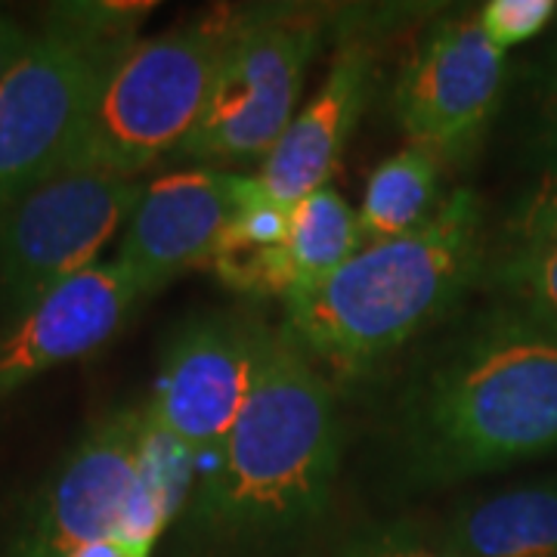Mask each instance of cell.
Instances as JSON below:
<instances>
[{"label":"cell","instance_id":"cell-1","mask_svg":"<svg viewBox=\"0 0 557 557\" xmlns=\"http://www.w3.org/2000/svg\"><path fill=\"white\" fill-rule=\"evenodd\" d=\"M557 453V332L496 300L399 384L379 468L403 496L502 474Z\"/></svg>","mask_w":557,"mask_h":557},{"label":"cell","instance_id":"cell-14","mask_svg":"<svg viewBox=\"0 0 557 557\" xmlns=\"http://www.w3.org/2000/svg\"><path fill=\"white\" fill-rule=\"evenodd\" d=\"M440 530L468 557H557V474L461 498Z\"/></svg>","mask_w":557,"mask_h":557},{"label":"cell","instance_id":"cell-22","mask_svg":"<svg viewBox=\"0 0 557 557\" xmlns=\"http://www.w3.org/2000/svg\"><path fill=\"white\" fill-rule=\"evenodd\" d=\"M530 146L536 149L539 164L557 161V35L542 53L530 87Z\"/></svg>","mask_w":557,"mask_h":557},{"label":"cell","instance_id":"cell-20","mask_svg":"<svg viewBox=\"0 0 557 557\" xmlns=\"http://www.w3.org/2000/svg\"><path fill=\"white\" fill-rule=\"evenodd\" d=\"M338 557H468L440 523L416 518L372 520L350 530Z\"/></svg>","mask_w":557,"mask_h":557},{"label":"cell","instance_id":"cell-5","mask_svg":"<svg viewBox=\"0 0 557 557\" xmlns=\"http://www.w3.org/2000/svg\"><path fill=\"white\" fill-rule=\"evenodd\" d=\"M248 13L251 7H220L134 40L106 72L65 171L137 180L168 152H180Z\"/></svg>","mask_w":557,"mask_h":557},{"label":"cell","instance_id":"cell-18","mask_svg":"<svg viewBox=\"0 0 557 557\" xmlns=\"http://www.w3.org/2000/svg\"><path fill=\"white\" fill-rule=\"evenodd\" d=\"M483 285L557 332V245L490 255Z\"/></svg>","mask_w":557,"mask_h":557},{"label":"cell","instance_id":"cell-2","mask_svg":"<svg viewBox=\"0 0 557 557\" xmlns=\"http://www.w3.org/2000/svg\"><path fill=\"white\" fill-rule=\"evenodd\" d=\"M338 468L332 384L282 329L263 325L248 403L183 508L186 536L214 548L292 539L329 511Z\"/></svg>","mask_w":557,"mask_h":557},{"label":"cell","instance_id":"cell-23","mask_svg":"<svg viewBox=\"0 0 557 557\" xmlns=\"http://www.w3.org/2000/svg\"><path fill=\"white\" fill-rule=\"evenodd\" d=\"M32 40L35 38L22 28L20 22L10 20L7 13H0V81L7 78V72L25 57Z\"/></svg>","mask_w":557,"mask_h":557},{"label":"cell","instance_id":"cell-13","mask_svg":"<svg viewBox=\"0 0 557 557\" xmlns=\"http://www.w3.org/2000/svg\"><path fill=\"white\" fill-rule=\"evenodd\" d=\"M375 84V47L366 38H338L317 97L298 109L270 156L260 161V186L285 208L329 186L344 146Z\"/></svg>","mask_w":557,"mask_h":557},{"label":"cell","instance_id":"cell-24","mask_svg":"<svg viewBox=\"0 0 557 557\" xmlns=\"http://www.w3.org/2000/svg\"><path fill=\"white\" fill-rule=\"evenodd\" d=\"M72 557H152V555H143V552L131 548V545H124V542L115 536H100V539L84 542Z\"/></svg>","mask_w":557,"mask_h":557},{"label":"cell","instance_id":"cell-6","mask_svg":"<svg viewBox=\"0 0 557 557\" xmlns=\"http://www.w3.org/2000/svg\"><path fill=\"white\" fill-rule=\"evenodd\" d=\"M139 196L137 180L65 171L0 205L3 325L102 263L100 255L124 233Z\"/></svg>","mask_w":557,"mask_h":557},{"label":"cell","instance_id":"cell-17","mask_svg":"<svg viewBox=\"0 0 557 557\" xmlns=\"http://www.w3.org/2000/svg\"><path fill=\"white\" fill-rule=\"evenodd\" d=\"M357 211L332 186L292 205L285 260L292 273V295L329 278L362 248Z\"/></svg>","mask_w":557,"mask_h":557},{"label":"cell","instance_id":"cell-15","mask_svg":"<svg viewBox=\"0 0 557 557\" xmlns=\"http://www.w3.org/2000/svg\"><path fill=\"white\" fill-rule=\"evenodd\" d=\"M233 218L220 236L218 251L211 255L214 276L245 298H288L292 273L285 260L288 218L292 208L278 205L258 174H233Z\"/></svg>","mask_w":557,"mask_h":557},{"label":"cell","instance_id":"cell-19","mask_svg":"<svg viewBox=\"0 0 557 557\" xmlns=\"http://www.w3.org/2000/svg\"><path fill=\"white\" fill-rule=\"evenodd\" d=\"M548 245H557V161L539 164L536 177L520 186L498 226L496 251L490 255Z\"/></svg>","mask_w":557,"mask_h":557},{"label":"cell","instance_id":"cell-8","mask_svg":"<svg viewBox=\"0 0 557 557\" xmlns=\"http://www.w3.org/2000/svg\"><path fill=\"white\" fill-rule=\"evenodd\" d=\"M263 325L245 310H205L168 338L143 412L196 471L218 456L248 403Z\"/></svg>","mask_w":557,"mask_h":557},{"label":"cell","instance_id":"cell-7","mask_svg":"<svg viewBox=\"0 0 557 557\" xmlns=\"http://www.w3.org/2000/svg\"><path fill=\"white\" fill-rule=\"evenodd\" d=\"M322 35L319 13L251 7L226 50L205 115L180 146V156L196 161L267 159L298 115L300 90Z\"/></svg>","mask_w":557,"mask_h":557},{"label":"cell","instance_id":"cell-11","mask_svg":"<svg viewBox=\"0 0 557 557\" xmlns=\"http://www.w3.org/2000/svg\"><path fill=\"white\" fill-rule=\"evenodd\" d=\"M146 300L115 260L90 267L0 332V403L40 375L102 350Z\"/></svg>","mask_w":557,"mask_h":557},{"label":"cell","instance_id":"cell-16","mask_svg":"<svg viewBox=\"0 0 557 557\" xmlns=\"http://www.w3.org/2000/svg\"><path fill=\"white\" fill-rule=\"evenodd\" d=\"M440 205V159L421 146H406L369 174L357 211L362 239L406 236L434 218Z\"/></svg>","mask_w":557,"mask_h":557},{"label":"cell","instance_id":"cell-3","mask_svg":"<svg viewBox=\"0 0 557 557\" xmlns=\"http://www.w3.org/2000/svg\"><path fill=\"white\" fill-rule=\"evenodd\" d=\"M486 263L483 201L458 186L424 226L362 245L332 276L288 295L278 329L319 369L366 375L483 285Z\"/></svg>","mask_w":557,"mask_h":557},{"label":"cell","instance_id":"cell-4","mask_svg":"<svg viewBox=\"0 0 557 557\" xmlns=\"http://www.w3.org/2000/svg\"><path fill=\"white\" fill-rule=\"evenodd\" d=\"M156 3H57L0 81V205L65 171L106 72Z\"/></svg>","mask_w":557,"mask_h":557},{"label":"cell","instance_id":"cell-10","mask_svg":"<svg viewBox=\"0 0 557 557\" xmlns=\"http://www.w3.org/2000/svg\"><path fill=\"white\" fill-rule=\"evenodd\" d=\"M143 406L94 421L22 508L0 557H72L84 542L112 536L137 471Z\"/></svg>","mask_w":557,"mask_h":557},{"label":"cell","instance_id":"cell-21","mask_svg":"<svg viewBox=\"0 0 557 557\" xmlns=\"http://www.w3.org/2000/svg\"><path fill=\"white\" fill-rule=\"evenodd\" d=\"M483 35L496 44L502 53L548 32L557 20V0H486L474 13Z\"/></svg>","mask_w":557,"mask_h":557},{"label":"cell","instance_id":"cell-12","mask_svg":"<svg viewBox=\"0 0 557 557\" xmlns=\"http://www.w3.org/2000/svg\"><path fill=\"white\" fill-rule=\"evenodd\" d=\"M233 208V174L226 171L193 168L159 177L143 186L121 233L115 263L137 278L149 298L180 273L211 263Z\"/></svg>","mask_w":557,"mask_h":557},{"label":"cell","instance_id":"cell-9","mask_svg":"<svg viewBox=\"0 0 557 557\" xmlns=\"http://www.w3.org/2000/svg\"><path fill=\"white\" fill-rule=\"evenodd\" d=\"M508 78V53L474 13L437 20L399 65L391 109L409 137L440 161H468L490 131Z\"/></svg>","mask_w":557,"mask_h":557}]
</instances>
